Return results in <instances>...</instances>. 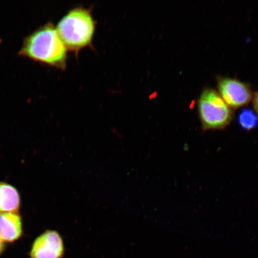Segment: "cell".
<instances>
[{
	"label": "cell",
	"mask_w": 258,
	"mask_h": 258,
	"mask_svg": "<svg viewBox=\"0 0 258 258\" xmlns=\"http://www.w3.org/2000/svg\"><path fill=\"white\" fill-rule=\"evenodd\" d=\"M67 48L51 23L43 26L24 42L21 53L34 60L58 69H66Z\"/></svg>",
	"instance_id": "6da1fadb"
},
{
	"label": "cell",
	"mask_w": 258,
	"mask_h": 258,
	"mask_svg": "<svg viewBox=\"0 0 258 258\" xmlns=\"http://www.w3.org/2000/svg\"><path fill=\"white\" fill-rule=\"evenodd\" d=\"M96 25L91 9L76 7L63 16L56 28L67 50L78 54L92 46Z\"/></svg>",
	"instance_id": "7a4b0ae2"
},
{
	"label": "cell",
	"mask_w": 258,
	"mask_h": 258,
	"mask_svg": "<svg viewBox=\"0 0 258 258\" xmlns=\"http://www.w3.org/2000/svg\"><path fill=\"white\" fill-rule=\"evenodd\" d=\"M203 131H219L230 124L233 113L220 95L214 89L203 90L198 101Z\"/></svg>",
	"instance_id": "3957f363"
},
{
	"label": "cell",
	"mask_w": 258,
	"mask_h": 258,
	"mask_svg": "<svg viewBox=\"0 0 258 258\" xmlns=\"http://www.w3.org/2000/svg\"><path fill=\"white\" fill-rule=\"evenodd\" d=\"M63 238L57 231L48 230L35 238L32 244L30 258H63Z\"/></svg>",
	"instance_id": "277c9868"
},
{
	"label": "cell",
	"mask_w": 258,
	"mask_h": 258,
	"mask_svg": "<svg viewBox=\"0 0 258 258\" xmlns=\"http://www.w3.org/2000/svg\"><path fill=\"white\" fill-rule=\"evenodd\" d=\"M218 88L219 94L232 108L247 105L252 97L250 86L237 79L221 78L218 81Z\"/></svg>",
	"instance_id": "5b68a950"
},
{
	"label": "cell",
	"mask_w": 258,
	"mask_h": 258,
	"mask_svg": "<svg viewBox=\"0 0 258 258\" xmlns=\"http://www.w3.org/2000/svg\"><path fill=\"white\" fill-rule=\"evenodd\" d=\"M23 235L22 218L19 213L0 214V239L13 243Z\"/></svg>",
	"instance_id": "8992f818"
},
{
	"label": "cell",
	"mask_w": 258,
	"mask_h": 258,
	"mask_svg": "<svg viewBox=\"0 0 258 258\" xmlns=\"http://www.w3.org/2000/svg\"><path fill=\"white\" fill-rule=\"evenodd\" d=\"M20 207L18 190L8 183L0 182V214L19 213Z\"/></svg>",
	"instance_id": "52a82bcc"
},
{
	"label": "cell",
	"mask_w": 258,
	"mask_h": 258,
	"mask_svg": "<svg viewBox=\"0 0 258 258\" xmlns=\"http://www.w3.org/2000/svg\"><path fill=\"white\" fill-rule=\"evenodd\" d=\"M238 123L244 130L250 131L255 128L258 124V116L250 109L241 111L238 117Z\"/></svg>",
	"instance_id": "ba28073f"
},
{
	"label": "cell",
	"mask_w": 258,
	"mask_h": 258,
	"mask_svg": "<svg viewBox=\"0 0 258 258\" xmlns=\"http://www.w3.org/2000/svg\"><path fill=\"white\" fill-rule=\"evenodd\" d=\"M6 248H7V246H6L5 242L0 239V256L5 253Z\"/></svg>",
	"instance_id": "9c48e42d"
},
{
	"label": "cell",
	"mask_w": 258,
	"mask_h": 258,
	"mask_svg": "<svg viewBox=\"0 0 258 258\" xmlns=\"http://www.w3.org/2000/svg\"><path fill=\"white\" fill-rule=\"evenodd\" d=\"M254 108L255 109L256 114L258 116V91L254 94L253 98Z\"/></svg>",
	"instance_id": "30bf717a"
}]
</instances>
